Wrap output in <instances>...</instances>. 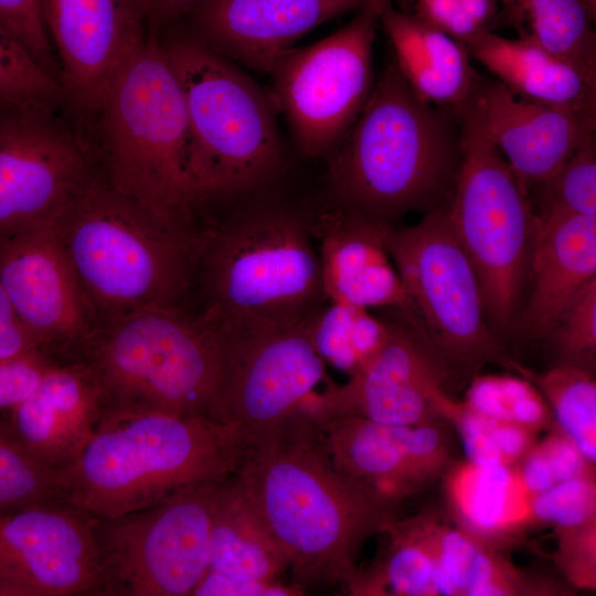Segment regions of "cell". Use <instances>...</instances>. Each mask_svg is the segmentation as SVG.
<instances>
[{
	"instance_id": "1",
	"label": "cell",
	"mask_w": 596,
	"mask_h": 596,
	"mask_svg": "<svg viewBox=\"0 0 596 596\" xmlns=\"http://www.w3.org/2000/svg\"><path fill=\"white\" fill-rule=\"evenodd\" d=\"M235 476L302 587L345 586L365 541L397 518V505L337 469L306 416L275 441L248 448Z\"/></svg>"
},
{
	"instance_id": "2",
	"label": "cell",
	"mask_w": 596,
	"mask_h": 596,
	"mask_svg": "<svg viewBox=\"0 0 596 596\" xmlns=\"http://www.w3.org/2000/svg\"><path fill=\"white\" fill-rule=\"evenodd\" d=\"M332 200L395 225L449 202L461 160V113L422 100L393 56L326 159Z\"/></svg>"
},
{
	"instance_id": "3",
	"label": "cell",
	"mask_w": 596,
	"mask_h": 596,
	"mask_svg": "<svg viewBox=\"0 0 596 596\" xmlns=\"http://www.w3.org/2000/svg\"><path fill=\"white\" fill-rule=\"evenodd\" d=\"M200 320L214 333L268 331L305 321L326 301L309 211L253 199L198 228Z\"/></svg>"
},
{
	"instance_id": "4",
	"label": "cell",
	"mask_w": 596,
	"mask_h": 596,
	"mask_svg": "<svg viewBox=\"0 0 596 596\" xmlns=\"http://www.w3.org/2000/svg\"><path fill=\"white\" fill-rule=\"evenodd\" d=\"M85 129L113 188L169 223L196 227L201 207L185 103L149 26L120 54Z\"/></svg>"
},
{
	"instance_id": "5",
	"label": "cell",
	"mask_w": 596,
	"mask_h": 596,
	"mask_svg": "<svg viewBox=\"0 0 596 596\" xmlns=\"http://www.w3.org/2000/svg\"><path fill=\"white\" fill-rule=\"evenodd\" d=\"M54 224L97 329L149 308H183L198 227L160 219L102 173Z\"/></svg>"
},
{
	"instance_id": "6",
	"label": "cell",
	"mask_w": 596,
	"mask_h": 596,
	"mask_svg": "<svg viewBox=\"0 0 596 596\" xmlns=\"http://www.w3.org/2000/svg\"><path fill=\"white\" fill-rule=\"evenodd\" d=\"M238 429L201 416H103L61 472L63 498L95 518L140 510L236 473L247 451Z\"/></svg>"
},
{
	"instance_id": "7",
	"label": "cell",
	"mask_w": 596,
	"mask_h": 596,
	"mask_svg": "<svg viewBox=\"0 0 596 596\" xmlns=\"http://www.w3.org/2000/svg\"><path fill=\"white\" fill-rule=\"evenodd\" d=\"M157 34L185 103L200 207L260 196L286 160L270 92L202 43L182 21Z\"/></svg>"
},
{
	"instance_id": "8",
	"label": "cell",
	"mask_w": 596,
	"mask_h": 596,
	"mask_svg": "<svg viewBox=\"0 0 596 596\" xmlns=\"http://www.w3.org/2000/svg\"><path fill=\"white\" fill-rule=\"evenodd\" d=\"M75 360L98 383L102 417L162 412L228 423L219 339L183 308H149L102 327Z\"/></svg>"
},
{
	"instance_id": "9",
	"label": "cell",
	"mask_w": 596,
	"mask_h": 596,
	"mask_svg": "<svg viewBox=\"0 0 596 596\" xmlns=\"http://www.w3.org/2000/svg\"><path fill=\"white\" fill-rule=\"evenodd\" d=\"M460 113L461 160L448 219L479 279L491 331L508 336L524 295L535 213L490 139L473 97Z\"/></svg>"
},
{
	"instance_id": "10",
	"label": "cell",
	"mask_w": 596,
	"mask_h": 596,
	"mask_svg": "<svg viewBox=\"0 0 596 596\" xmlns=\"http://www.w3.org/2000/svg\"><path fill=\"white\" fill-rule=\"evenodd\" d=\"M389 252L406 296L405 320L448 373L473 375L501 361L479 279L450 226L447 203L408 227H394Z\"/></svg>"
},
{
	"instance_id": "11",
	"label": "cell",
	"mask_w": 596,
	"mask_h": 596,
	"mask_svg": "<svg viewBox=\"0 0 596 596\" xmlns=\"http://www.w3.org/2000/svg\"><path fill=\"white\" fill-rule=\"evenodd\" d=\"M100 173L64 105L0 98V241L56 220Z\"/></svg>"
},
{
	"instance_id": "12",
	"label": "cell",
	"mask_w": 596,
	"mask_h": 596,
	"mask_svg": "<svg viewBox=\"0 0 596 596\" xmlns=\"http://www.w3.org/2000/svg\"><path fill=\"white\" fill-rule=\"evenodd\" d=\"M385 1H372L320 41L294 47L269 73V92L304 157L327 159L368 103L376 79L373 43Z\"/></svg>"
},
{
	"instance_id": "13",
	"label": "cell",
	"mask_w": 596,
	"mask_h": 596,
	"mask_svg": "<svg viewBox=\"0 0 596 596\" xmlns=\"http://www.w3.org/2000/svg\"><path fill=\"white\" fill-rule=\"evenodd\" d=\"M217 485L95 518L102 596H191L209 568Z\"/></svg>"
},
{
	"instance_id": "14",
	"label": "cell",
	"mask_w": 596,
	"mask_h": 596,
	"mask_svg": "<svg viewBox=\"0 0 596 596\" xmlns=\"http://www.w3.org/2000/svg\"><path fill=\"white\" fill-rule=\"evenodd\" d=\"M306 320L285 329L215 333L224 413L247 448L270 444L297 418H309L332 381Z\"/></svg>"
},
{
	"instance_id": "15",
	"label": "cell",
	"mask_w": 596,
	"mask_h": 596,
	"mask_svg": "<svg viewBox=\"0 0 596 596\" xmlns=\"http://www.w3.org/2000/svg\"><path fill=\"white\" fill-rule=\"evenodd\" d=\"M102 596L95 517L64 499L0 513V596Z\"/></svg>"
},
{
	"instance_id": "16",
	"label": "cell",
	"mask_w": 596,
	"mask_h": 596,
	"mask_svg": "<svg viewBox=\"0 0 596 596\" xmlns=\"http://www.w3.org/2000/svg\"><path fill=\"white\" fill-rule=\"evenodd\" d=\"M54 221L0 241V285L42 349L55 360H75L97 327Z\"/></svg>"
},
{
	"instance_id": "17",
	"label": "cell",
	"mask_w": 596,
	"mask_h": 596,
	"mask_svg": "<svg viewBox=\"0 0 596 596\" xmlns=\"http://www.w3.org/2000/svg\"><path fill=\"white\" fill-rule=\"evenodd\" d=\"M449 373L412 330L391 324L380 351L343 384L331 381L319 395L311 419L321 424L340 416H359L392 426L443 421Z\"/></svg>"
},
{
	"instance_id": "18",
	"label": "cell",
	"mask_w": 596,
	"mask_h": 596,
	"mask_svg": "<svg viewBox=\"0 0 596 596\" xmlns=\"http://www.w3.org/2000/svg\"><path fill=\"white\" fill-rule=\"evenodd\" d=\"M443 423L392 426L340 416L318 426L337 469L397 505L454 462Z\"/></svg>"
},
{
	"instance_id": "19",
	"label": "cell",
	"mask_w": 596,
	"mask_h": 596,
	"mask_svg": "<svg viewBox=\"0 0 596 596\" xmlns=\"http://www.w3.org/2000/svg\"><path fill=\"white\" fill-rule=\"evenodd\" d=\"M67 111L87 127L125 47L148 25L138 0H36Z\"/></svg>"
},
{
	"instance_id": "20",
	"label": "cell",
	"mask_w": 596,
	"mask_h": 596,
	"mask_svg": "<svg viewBox=\"0 0 596 596\" xmlns=\"http://www.w3.org/2000/svg\"><path fill=\"white\" fill-rule=\"evenodd\" d=\"M374 0H202L182 20L224 57L270 73L309 31Z\"/></svg>"
},
{
	"instance_id": "21",
	"label": "cell",
	"mask_w": 596,
	"mask_h": 596,
	"mask_svg": "<svg viewBox=\"0 0 596 596\" xmlns=\"http://www.w3.org/2000/svg\"><path fill=\"white\" fill-rule=\"evenodd\" d=\"M309 227L317 241L326 300L405 312L404 287L387 247L396 225L332 200L309 211Z\"/></svg>"
},
{
	"instance_id": "22",
	"label": "cell",
	"mask_w": 596,
	"mask_h": 596,
	"mask_svg": "<svg viewBox=\"0 0 596 596\" xmlns=\"http://www.w3.org/2000/svg\"><path fill=\"white\" fill-rule=\"evenodd\" d=\"M473 100L526 194L595 135L596 117L519 97L494 78L480 77Z\"/></svg>"
},
{
	"instance_id": "23",
	"label": "cell",
	"mask_w": 596,
	"mask_h": 596,
	"mask_svg": "<svg viewBox=\"0 0 596 596\" xmlns=\"http://www.w3.org/2000/svg\"><path fill=\"white\" fill-rule=\"evenodd\" d=\"M102 415V393L91 369L78 360H56L6 417L23 446L61 473L78 458Z\"/></svg>"
},
{
	"instance_id": "24",
	"label": "cell",
	"mask_w": 596,
	"mask_h": 596,
	"mask_svg": "<svg viewBox=\"0 0 596 596\" xmlns=\"http://www.w3.org/2000/svg\"><path fill=\"white\" fill-rule=\"evenodd\" d=\"M595 278L596 215L535 213L521 332L549 338L572 298Z\"/></svg>"
},
{
	"instance_id": "25",
	"label": "cell",
	"mask_w": 596,
	"mask_h": 596,
	"mask_svg": "<svg viewBox=\"0 0 596 596\" xmlns=\"http://www.w3.org/2000/svg\"><path fill=\"white\" fill-rule=\"evenodd\" d=\"M379 22L403 78L417 97L456 109L472 99L481 75L465 45L415 13L396 10L391 0L383 3Z\"/></svg>"
},
{
	"instance_id": "26",
	"label": "cell",
	"mask_w": 596,
	"mask_h": 596,
	"mask_svg": "<svg viewBox=\"0 0 596 596\" xmlns=\"http://www.w3.org/2000/svg\"><path fill=\"white\" fill-rule=\"evenodd\" d=\"M444 490L454 524L483 544L502 550L534 526L532 496L515 466L454 461Z\"/></svg>"
},
{
	"instance_id": "27",
	"label": "cell",
	"mask_w": 596,
	"mask_h": 596,
	"mask_svg": "<svg viewBox=\"0 0 596 596\" xmlns=\"http://www.w3.org/2000/svg\"><path fill=\"white\" fill-rule=\"evenodd\" d=\"M477 61L519 97L596 117V77L533 41L485 32L466 45Z\"/></svg>"
},
{
	"instance_id": "28",
	"label": "cell",
	"mask_w": 596,
	"mask_h": 596,
	"mask_svg": "<svg viewBox=\"0 0 596 596\" xmlns=\"http://www.w3.org/2000/svg\"><path fill=\"white\" fill-rule=\"evenodd\" d=\"M288 568V558L235 473L220 482L214 494L207 570L275 581Z\"/></svg>"
},
{
	"instance_id": "29",
	"label": "cell",
	"mask_w": 596,
	"mask_h": 596,
	"mask_svg": "<svg viewBox=\"0 0 596 596\" xmlns=\"http://www.w3.org/2000/svg\"><path fill=\"white\" fill-rule=\"evenodd\" d=\"M386 541L374 561L345 585L355 596H439L430 513L395 518L381 532Z\"/></svg>"
},
{
	"instance_id": "30",
	"label": "cell",
	"mask_w": 596,
	"mask_h": 596,
	"mask_svg": "<svg viewBox=\"0 0 596 596\" xmlns=\"http://www.w3.org/2000/svg\"><path fill=\"white\" fill-rule=\"evenodd\" d=\"M596 9L586 0H510L499 24L596 77Z\"/></svg>"
},
{
	"instance_id": "31",
	"label": "cell",
	"mask_w": 596,
	"mask_h": 596,
	"mask_svg": "<svg viewBox=\"0 0 596 596\" xmlns=\"http://www.w3.org/2000/svg\"><path fill=\"white\" fill-rule=\"evenodd\" d=\"M310 340L326 364L348 374L360 371L385 344L391 324L369 309L326 300L306 320Z\"/></svg>"
},
{
	"instance_id": "32",
	"label": "cell",
	"mask_w": 596,
	"mask_h": 596,
	"mask_svg": "<svg viewBox=\"0 0 596 596\" xmlns=\"http://www.w3.org/2000/svg\"><path fill=\"white\" fill-rule=\"evenodd\" d=\"M530 380L541 392L565 434L592 465L596 462V382L592 370L558 363L535 373L510 360L504 361Z\"/></svg>"
},
{
	"instance_id": "33",
	"label": "cell",
	"mask_w": 596,
	"mask_h": 596,
	"mask_svg": "<svg viewBox=\"0 0 596 596\" xmlns=\"http://www.w3.org/2000/svg\"><path fill=\"white\" fill-rule=\"evenodd\" d=\"M462 402L487 417L523 426L538 434L555 426L545 398L522 375L475 374Z\"/></svg>"
},
{
	"instance_id": "34",
	"label": "cell",
	"mask_w": 596,
	"mask_h": 596,
	"mask_svg": "<svg viewBox=\"0 0 596 596\" xmlns=\"http://www.w3.org/2000/svg\"><path fill=\"white\" fill-rule=\"evenodd\" d=\"M58 499L61 473L39 461L0 416V513Z\"/></svg>"
},
{
	"instance_id": "35",
	"label": "cell",
	"mask_w": 596,
	"mask_h": 596,
	"mask_svg": "<svg viewBox=\"0 0 596 596\" xmlns=\"http://www.w3.org/2000/svg\"><path fill=\"white\" fill-rule=\"evenodd\" d=\"M534 213L596 215V142L588 137L550 177L528 192Z\"/></svg>"
},
{
	"instance_id": "36",
	"label": "cell",
	"mask_w": 596,
	"mask_h": 596,
	"mask_svg": "<svg viewBox=\"0 0 596 596\" xmlns=\"http://www.w3.org/2000/svg\"><path fill=\"white\" fill-rule=\"evenodd\" d=\"M564 592L550 579L534 578L501 550L481 543L471 562L464 596H542Z\"/></svg>"
},
{
	"instance_id": "37",
	"label": "cell",
	"mask_w": 596,
	"mask_h": 596,
	"mask_svg": "<svg viewBox=\"0 0 596 596\" xmlns=\"http://www.w3.org/2000/svg\"><path fill=\"white\" fill-rule=\"evenodd\" d=\"M0 98L64 105L63 91L0 22Z\"/></svg>"
},
{
	"instance_id": "38",
	"label": "cell",
	"mask_w": 596,
	"mask_h": 596,
	"mask_svg": "<svg viewBox=\"0 0 596 596\" xmlns=\"http://www.w3.org/2000/svg\"><path fill=\"white\" fill-rule=\"evenodd\" d=\"M560 363L592 370L596 353V278L568 302L551 334Z\"/></svg>"
},
{
	"instance_id": "39",
	"label": "cell",
	"mask_w": 596,
	"mask_h": 596,
	"mask_svg": "<svg viewBox=\"0 0 596 596\" xmlns=\"http://www.w3.org/2000/svg\"><path fill=\"white\" fill-rule=\"evenodd\" d=\"M595 473L555 483L531 499L534 526L565 530L596 521Z\"/></svg>"
},
{
	"instance_id": "40",
	"label": "cell",
	"mask_w": 596,
	"mask_h": 596,
	"mask_svg": "<svg viewBox=\"0 0 596 596\" xmlns=\"http://www.w3.org/2000/svg\"><path fill=\"white\" fill-rule=\"evenodd\" d=\"M499 0H416L415 14L462 45L499 24Z\"/></svg>"
},
{
	"instance_id": "41",
	"label": "cell",
	"mask_w": 596,
	"mask_h": 596,
	"mask_svg": "<svg viewBox=\"0 0 596 596\" xmlns=\"http://www.w3.org/2000/svg\"><path fill=\"white\" fill-rule=\"evenodd\" d=\"M0 22L61 86V68L44 29L36 0H0Z\"/></svg>"
},
{
	"instance_id": "42",
	"label": "cell",
	"mask_w": 596,
	"mask_h": 596,
	"mask_svg": "<svg viewBox=\"0 0 596 596\" xmlns=\"http://www.w3.org/2000/svg\"><path fill=\"white\" fill-rule=\"evenodd\" d=\"M554 561L566 581L576 588L596 586V521L582 526L555 530Z\"/></svg>"
},
{
	"instance_id": "43",
	"label": "cell",
	"mask_w": 596,
	"mask_h": 596,
	"mask_svg": "<svg viewBox=\"0 0 596 596\" xmlns=\"http://www.w3.org/2000/svg\"><path fill=\"white\" fill-rule=\"evenodd\" d=\"M56 360L43 350L0 359V412H8L36 387Z\"/></svg>"
},
{
	"instance_id": "44",
	"label": "cell",
	"mask_w": 596,
	"mask_h": 596,
	"mask_svg": "<svg viewBox=\"0 0 596 596\" xmlns=\"http://www.w3.org/2000/svg\"><path fill=\"white\" fill-rule=\"evenodd\" d=\"M304 593L305 587L295 582L251 579L207 570L191 596H297Z\"/></svg>"
},
{
	"instance_id": "45",
	"label": "cell",
	"mask_w": 596,
	"mask_h": 596,
	"mask_svg": "<svg viewBox=\"0 0 596 596\" xmlns=\"http://www.w3.org/2000/svg\"><path fill=\"white\" fill-rule=\"evenodd\" d=\"M557 482L595 473V465H592L576 445L563 434L556 426L547 430V435L538 440Z\"/></svg>"
},
{
	"instance_id": "46",
	"label": "cell",
	"mask_w": 596,
	"mask_h": 596,
	"mask_svg": "<svg viewBox=\"0 0 596 596\" xmlns=\"http://www.w3.org/2000/svg\"><path fill=\"white\" fill-rule=\"evenodd\" d=\"M34 350H43L40 340L20 319L0 285V359Z\"/></svg>"
},
{
	"instance_id": "47",
	"label": "cell",
	"mask_w": 596,
	"mask_h": 596,
	"mask_svg": "<svg viewBox=\"0 0 596 596\" xmlns=\"http://www.w3.org/2000/svg\"><path fill=\"white\" fill-rule=\"evenodd\" d=\"M515 467L524 488L532 497L556 483L538 441Z\"/></svg>"
},
{
	"instance_id": "48",
	"label": "cell",
	"mask_w": 596,
	"mask_h": 596,
	"mask_svg": "<svg viewBox=\"0 0 596 596\" xmlns=\"http://www.w3.org/2000/svg\"><path fill=\"white\" fill-rule=\"evenodd\" d=\"M147 25L159 32L180 21L202 0H138Z\"/></svg>"
},
{
	"instance_id": "49",
	"label": "cell",
	"mask_w": 596,
	"mask_h": 596,
	"mask_svg": "<svg viewBox=\"0 0 596 596\" xmlns=\"http://www.w3.org/2000/svg\"><path fill=\"white\" fill-rule=\"evenodd\" d=\"M510 0H499V2L501 3V6H504L509 2Z\"/></svg>"
}]
</instances>
